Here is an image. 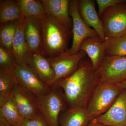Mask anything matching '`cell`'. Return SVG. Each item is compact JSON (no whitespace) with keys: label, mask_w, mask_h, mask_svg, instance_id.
I'll return each mask as SVG.
<instances>
[{"label":"cell","mask_w":126,"mask_h":126,"mask_svg":"<svg viewBox=\"0 0 126 126\" xmlns=\"http://www.w3.org/2000/svg\"><path fill=\"white\" fill-rule=\"evenodd\" d=\"M88 126H104L98 123H96L92 121Z\"/></svg>","instance_id":"f546056e"},{"label":"cell","mask_w":126,"mask_h":126,"mask_svg":"<svg viewBox=\"0 0 126 126\" xmlns=\"http://www.w3.org/2000/svg\"><path fill=\"white\" fill-rule=\"evenodd\" d=\"M25 18L22 15L13 41V55L17 64L28 66L31 61L32 54L25 38Z\"/></svg>","instance_id":"4fadbf2b"},{"label":"cell","mask_w":126,"mask_h":126,"mask_svg":"<svg viewBox=\"0 0 126 126\" xmlns=\"http://www.w3.org/2000/svg\"><path fill=\"white\" fill-rule=\"evenodd\" d=\"M46 14L52 16L65 27L72 29L73 20L69 12V0H41Z\"/></svg>","instance_id":"5bb4252c"},{"label":"cell","mask_w":126,"mask_h":126,"mask_svg":"<svg viewBox=\"0 0 126 126\" xmlns=\"http://www.w3.org/2000/svg\"><path fill=\"white\" fill-rule=\"evenodd\" d=\"M41 20L44 56L50 58L67 51L69 39L73 35L72 29L47 14Z\"/></svg>","instance_id":"7a4b0ae2"},{"label":"cell","mask_w":126,"mask_h":126,"mask_svg":"<svg viewBox=\"0 0 126 126\" xmlns=\"http://www.w3.org/2000/svg\"><path fill=\"white\" fill-rule=\"evenodd\" d=\"M106 54L126 56V35L118 37H105Z\"/></svg>","instance_id":"cb8c5ba5"},{"label":"cell","mask_w":126,"mask_h":126,"mask_svg":"<svg viewBox=\"0 0 126 126\" xmlns=\"http://www.w3.org/2000/svg\"><path fill=\"white\" fill-rule=\"evenodd\" d=\"M122 91L115 84L99 81L86 107L93 120L106 112Z\"/></svg>","instance_id":"277c9868"},{"label":"cell","mask_w":126,"mask_h":126,"mask_svg":"<svg viewBox=\"0 0 126 126\" xmlns=\"http://www.w3.org/2000/svg\"><path fill=\"white\" fill-rule=\"evenodd\" d=\"M101 17L106 37L126 35V2L108 8Z\"/></svg>","instance_id":"8992f818"},{"label":"cell","mask_w":126,"mask_h":126,"mask_svg":"<svg viewBox=\"0 0 126 126\" xmlns=\"http://www.w3.org/2000/svg\"><path fill=\"white\" fill-rule=\"evenodd\" d=\"M21 15L25 17H35L40 20L45 16L46 13L40 0H17Z\"/></svg>","instance_id":"603a6c76"},{"label":"cell","mask_w":126,"mask_h":126,"mask_svg":"<svg viewBox=\"0 0 126 126\" xmlns=\"http://www.w3.org/2000/svg\"><path fill=\"white\" fill-rule=\"evenodd\" d=\"M14 73L18 83L34 94H46L51 91V86L41 81L29 66L16 64Z\"/></svg>","instance_id":"8fae6325"},{"label":"cell","mask_w":126,"mask_h":126,"mask_svg":"<svg viewBox=\"0 0 126 126\" xmlns=\"http://www.w3.org/2000/svg\"><path fill=\"white\" fill-rule=\"evenodd\" d=\"M68 49L59 55L47 58L55 73L53 84L73 73L87 55L82 50H79L77 54H72Z\"/></svg>","instance_id":"ba28073f"},{"label":"cell","mask_w":126,"mask_h":126,"mask_svg":"<svg viewBox=\"0 0 126 126\" xmlns=\"http://www.w3.org/2000/svg\"><path fill=\"white\" fill-rule=\"evenodd\" d=\"M19 20L0 25V45L2 46L12 54L13 41Z\"/></svg>","instance_id":"7402d4cb"},{"label":"cell","mask_w":126,"mask_h":126,"mask_svg":"<svg viewBox=\"0 0 126 126\" xmlns=\"http://www.w3.org/2000/svg\"><path fill=\"white\" fill-rule=\"evenodd\" d=\"M115 85L120 90H126V80L123 81L121 82L116 84Z\"/></svg>","instance_id":"83f0119b"},{"label":"cell","mask_w":126,"mask_h":126,"mask_svg":"<svg viewBox=\"0 0 126 126\" xmlns=\"http://www.w3.org/2000/svg\"><path fill=\"white\" fill-rule=\"evenodd\" d=\"M28 66L41 81L51 87L55 78V73L47 58L42 54H33Z\"/></svg>","instance_id":"e0dca14e"},{"label":"cell","mask_w":126,"mask_h":126,"mask_svg":"<svg viewBox=\"0 0 126 126\" xmlns=\"http://www.w3.org/2000/svg\"><path fill=\"white\" fill-rule=\"evenodd\" d=\"M18 83L14 72L0 71V107L11 96L13 90Z\"/></svg>","instance_id":"ffe728a7"},{"label":"cell","mask_w":126,"mask_h":126,"mask_svg":"<svg viewBox=\"0 0 126 126\" xmlns=\"http://www.w3.org/2000/svg\"><path fill=\"white\" fill-rule=\"evenodd\" d=\"M0 126H10L4 118L0 117Z\"/></svg>","instance_id":"f1b7e54d"},{"label":"cell","mask_w":126,"mask_h":126,"mask_svg":"<svg viewBox=\"0 0 126 126\" xmlns=\"http://www.w3.org/2000/svg\"><path fill=\"white\" fill-rule=\"evenodd\" d=\"M25 38L32 54L44 55L41 20L35 17H25Z\"/></svg>","instance_id":"7c38bea8"},{"label":"cell","mask_w":126,"mask_h":126,"mask_svg":"<svg viewBox=\"0 0 126 126\" xmlns=\"http://www.w3.org/2000/svg\"><path fill=\"white\" fill-rule=\"evenodd\" d=\"M51 86L49 93L35 94L40 112L48 126H59V117L67 104L62 89L55 83Z\"/></svg>","instance_id":"3957f363"},{"label":"cell","mask_w":126,"mask_h":126,"mask_svg":"<svg viewBox=\"0 0 126 126\" xmlns=\"http://www.w3.org/2000/svg\"><path fill=\"white\" fill-rule=\"evenodd\" d=\"M98 6V14L100 17L105 10L111 6L126 2V0H96Z\"/></svg>","instance_id":"484cf974"},{"label":"cell","mask_w":126,"mask_h":126,"mask_svg":"<svg viewBox=\"0 0 126 126\" xmlns=\"http://www.w3.org/2000/svg\"><path fill=\"white\" fill-rule=\"evenodd\" d=\"M0 117L4 118L10 126H18L24 119L20 115L11 96L0 107Z\"/></svg>","instance_id":"44dd1931"},{"label":"cell","mask_w":126,"mask_h":126,"mask_svg":"<svg viewBox=\"0 0 126 126\" xmlns=\"http://www.w3.org/2000/svg\"><path fill=\"white\" fill-rule=\"evenodd\" d=\"M18 126H49L44 118L24 119Z\"/></svg>","instance_id":"4316f807"},{"label":"cell","mask_w":126,"mask_h":126,"mask_svg":"<svg viewBox=\"0 0 126 126\" xmlns=\"http://www.w3.org/2000/svg\"><path fill=\"white\" fill-rule=\"evenodd\" d=\"M11 96L18 111L24 118H44L39 111L35 94L30 90L18 83L13 90Z\"/></svg>","instance_id":"9c48e42d"},{"label":"cell","mask_w":126,"mask_h":126,"mask_svg":"<svg viewBox=\"0 0 126 126\" xmlns=\"http://www.w3.org/2000/svg\"><path fill=\"white\" fill-rule=\"evenodd\" d=\"M79 11L83 21L89 27L95 30L102 41L105 36L101 19L96 10L95 1L93 0H80L79 3Z\"/></svg>","instance_id":"9a60e30c"},{"label":"cell","mask_w":126,"mask_h":126,"mask_svg":"<svg viewBox=\"0 0 126 126\" xmlns=\"http://www.w3.org/2000/svg\"><path fill=\"white\" fill-rule=\"evenodd\" d=\"M79 1L78 0H72L69 5V14L73 20V40L72 47L68 50L74 54L79 52L81 44L85 39L99 36L96 31L88 26L81 18L79 11Z\"/></svg>","instance_id":"52a82bcc"},{"label":"cell","mask_w":126,"mask_h":126,"mask_svg":"<svg viewBox=\"0 0 126 126\" xmlns=\"http://www.w3.org/2000/svg\"><path fill=\"white\" fill-rule=\"evenodd\" d=\"M86 52L89 57L93 69L96 71L106 55V47L104 41L99 36L89 37L81 44L79 50Z\"/></svg>","instance_id":"2e32d148"},{"label":"cell","mask_w":126,"mask_h":126,"mask_svg":"<svg viewBox=\"0 0 126 126\" xmlns=\"http://www.w3.org/2000/svg\"><path fill=\"white\" fill-rule=\"evenodd\" d=\"M92 121L104 126H126V90L121 92L106 112Z\"/></svg>","instance_id":"30bf717a"},{"label":"cell","mask_w":126,"mask_h":126,"mask_svg":"<svg viewBox=\"0 0 126 126\" xmlns=\"http://www.w3.org/2000/svg\"><path fill=\"white\" fill-rule=\"evenodd\" d=\"M99 82L90 60L83 59L73 73L54 84L63 90L69 108H86Z\"/></svg>","instance_id":"6da1fadb"},{"label":"cell","mask_w":126,"mask_h":126,"mask_svg":"<svg viewBox=\"0 0 126 126\" xmlns=\"http://www.w3.org/2000/svg\"><path fill=\"white\" fill-rule=\"evenodd\" d=\"M95 73L99 81L116 84L126 80V56L106 54Z\"/></svg>","instance_id":"5b68a950"},{"label":"cell","mask_w":126,"mask_h":126,"mask_svg":"<svg viewBox=\"0 0 126 126\" xmlns=\"http://www.w3.org/2000/svg\"><path fill=\"white\" fill-rule=\"evenodd\" d=\"M62 113L59 126H88L93 121L85 108H68Z\"/></svg>","instance_id":"ac0fdd59"},{"label":"cell","mask_w":126,"mask_h":126,"mask_svg":"<svg viewBox=\"0 0 126 126\" xmlns=\"http://www.w3.org/2000/svg\"><path fill=\"white\" fill-rule=\"evenodd\" d=\"M21 16L18 1L0 0V25L10 21L19 20Z\"/></svg>","instance_id":"d6986e66"},{"label":"cell","mask_w":126,"mask_h":126,"mask_svg":"<svg viewBox=\"0 0 126 126\" xmlns=\"http://www.w3.org/2000/svg\"><path fill=\"white\" fill-rule=\"evenodd\" d=\"M16 64L13 54L0 45V71L14 72Z\"/></svg>","instance_id":"d4e9b609"}]
</instances>
